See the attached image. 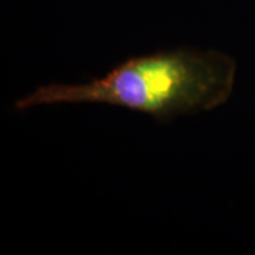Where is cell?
<instances>
[{"label":"cell","mask_w":255,"mask_h":255,"mask_svg":"<svg viewBox=\"0 0 255 255\" xmlns=\"http://www.w3.org/2000/svg\"><path fill=\"white\" fill-rule=\"evenodd\" d=\"M235 60L219 51L178 49L136 56L85 84L41 85L15 102V110L60 103L127 108L167 123L182 115L214 110L228 101Z\"/></svg>","instance_id":"obj_1"}]
</instances>
